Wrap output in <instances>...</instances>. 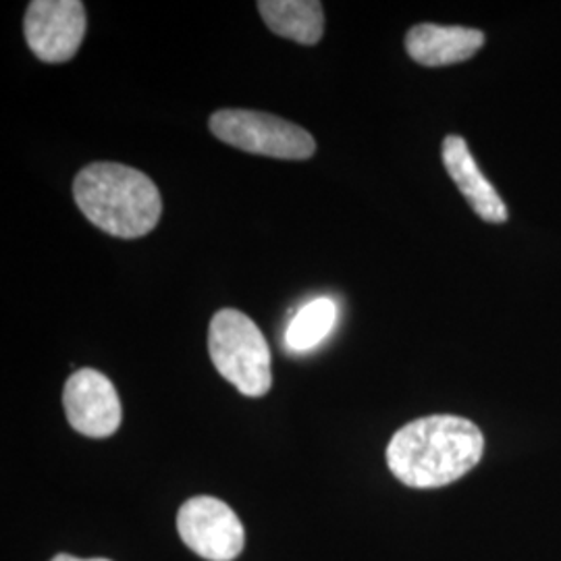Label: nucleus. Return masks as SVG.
I'll use <instances>...</instances> for the list:
<instances>
[{"instance_id":"nucleus-1","label":"nucleus","mask_w":561,"mask_h":561,"mask_svg":"<svg viewBox=\"0 0 561 561\" xmlns=\"http://www.w3.org/2000/svg\"><path fill=\"white\" fill-rule=\"evenodd\" d=\"M482 451L484 439L474 422L437 414L401 426L387 447V466L412 489H437L468 474Z\"/></svg>"},{"instance_id":"nucleus-2","label":"nucleus","mask_w":561,"mask_h":561,"mask_svg":"<svg viewBox=\"0 0 561 561\" xmlns=\"http://www.w3.org/2000/svg\"><path fill=\"white\" fill-rule=\"evenodd\" d=\"M73 198L88 221L121 240L148 236L162 215L154 181L119 162H94L81 169L73 181Z\"/></svg>"},{"instance_id":"nucleus-3","label":"nucleus","mask_w":561,"mask_h":561,"mask_svg":"<svg viewBox=\"0 0 561 561\" xmlns=\"http://www.w3.org/2000/svg\"><path fill=\"white\" fill-rule=\"evenodd\" d=\"M208 352L225 381L248 398H262L271 391V347L259 324L240 310L222 308L208 329Z\"/></svg>"},{"instance_id":"nucleus-4","label":"nucleus","mask_w":561,"mask_h":561,"mask_svg":"<svg viewBox=\"0 0 561 561\" xmlns=\"http://www.w3.org/2000/svg\"><path fill=\"white\" fill-rule=\"evenodd\" d=\"M210 131L238 150L280 161H306L317 152V141L300 125L245 108L217 111Z\"/></svg>"},{"instance_id":"nucleus-5","label":"nucleus","mask_w":561,"mask_h":561,"mask_svg":"<svg viewBox=\"0 0 561 561\" xmlns=\"http://www.w3.org/2000/svg\"><path fill=\"white\" fill-rule=\"evenodd\" d=\"M181 541L208 561H233L245 545L238 514L217 497H192L178 514Z\"/></svg>"},{"instance_id":"nucleus-6","label":"nucleus","mask_w":561,"mask_h":561,"mask_svg":"<svg viewBox=\"0 0 561 561\" xmlns=\"http://www.w3.org/2000/svg\"><path fill=\"white\" fill-rule=\"evenodd\" d=\"M30 50L44 62H67L85 36V7L80 0H34L23 20Z\"/></svg>"},{"instance_id":"nucleus-7","label":"nucleus","mask_w":561,"mask_h":561,"mask_svg":"<svg viewBox=\"0 0 561 561\" xmlns=\"http://www.w3.org/2000/svg\"><path fill=\"white\" fill-rule=\"evenodd\" d=\"M62 405L73 431L92 439H104L119 428L121 401L115 385L99 370L81 368L69 377Z\"/></svg>"},{"instance_id":"nucleus-8","label":"nucleus","mask_w":561,"mask_h":561,"mask_svg":"<svg viewBox=\"0 0 561 561\" xmlns=\"http://www.w3.org/2000/svg\"><path fill=\"white\" fill-rule=\"evenodd\" d=\"M443 164L449 178L458 185L461 196L482 221H507V208L495 187L482 175L479 164L468 150V144L460 136H447L443 141Z\"/></svg>"},{"instance_id":"nucleus-9","label":"nucleus","mask_w":561,"mask_h":561,"mask_svg":"<svg viewBox=\"0 0 561 561\" xmlns=\"http://www.w3.org/2000/svg\"><path fill=\"white\" fill-rule=\"evenodd\" d=\"M484 44V34L458 25H414L405 36V50L424 67H445L474 57Z\"/></svg>"},{"instance_id":"nucleus-10","label":"nucleus","mask_w":561,"mask_h":561,"mask_svg":"<svg viewBox=\"0 0 561 561\" xmlns=\"http://www.w3.org/2000/svg\"><path fill=\"white\" fill-rule=\"evenodd\" d=\"M262 20L280 38L312 46L324 34V11L319 0H261Z\"/></svg>"},{"instance_id":"nucleus-11","label":"nucleus","mask_w":561,"mask_h":561,"mask_svg":"<svg viewBox=\"0 0 561 561\" xmlns=\"http://www.w3.org/2000/svg\"><path fill=\"white\" fill-rule=\"evenodd\" d=\"M337 322V304L331 298H314L301 306L285 331V345L291 352H310L333 331Z\"/></svg>"},{"instance_id":"nucleus-12","label":"nucleus","mask_w":561,"mask_h":561,"mask_svg":"<svg viewBox=\"0 0 561 561\" xmlns=\"http://www.w3.org/2000/svg\"><path fill=\"white\" fill-rule=\"evenodd\" d=\"M50 561H111V560H102V558H96V560H80V558H73V556H67V553H59V556H55Z\"/></svg>"}]
</instances>
